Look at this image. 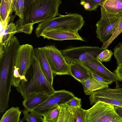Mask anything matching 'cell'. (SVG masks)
Returning a JSON list of instances; mask_svg holds the SVG:
<instances>
[{"instance_id": "cell-26", "label": "cell", "mask_w": 122, "mask_h": 122, "mask_svg": "<svg viewBox=\"0 0 122 122\" xmlns=\"http://www.w3.org/2000/svg\"><path fill=\"white\" fill-rule=\"evenodd\" d=\"M122 32V17L120 19L113 33L106 42L103 43L102 48L107 49L117 36Z\"/></svg>"}, {"instance_id": "cell-11", "label": "cell", "mask_w": 122, "mask_h": 122, "mask_svg": "<svg viewBox=\"0 0 122 122\" xmlns=\"http://www.w3.org/2000/svg\"><path fill=\"white\" fill-rule=\"evenodd\" d=\"M83 63L88 70L103 78L113 82L118 81L114 73L108 69L96 58L93 57Z\"/></svg>"}, {"instance_id": "cell-28", "label": "cell", "mask_w": 122, "mask_h": 122, "mask_svg": "<svg viewBox=\"0 0 122 122\" xmlns=\"http://www.w3.org/2000/svg\"><path fill=\"white\" fill-rule=\"evenodd\" d=\"M112 55V52L111 50L106 49L101 52L96 58L101 62L109 61Z\"/></svg>"}, {"instance_id": "cell-29", "label": "cell", "mask_w": 122, "mask_h": 122, "mask_svg": "<svg viewBox=\"0 0 122 122\" xmlns=\"http://www.w3.org/2000/svg\"><path fill=\"white\" fill-rule=\"evenodd\" d=\"M114 55L118 65L122 63V43L116 45L114 49Z\"/></svg>"}, {"instance_id": "cell-3", "label": "cell", "mask_w": 122, "mask_h": 122, "mask_svg": "<svg viewBox=\"0 0 122 122\" xmlns=\"http://www.w3.org/2000/svg\"><path fill=\"white\" fill-rule=\"evenodd\" d=\"M85 22L82 16L77 13L60 14L58 17L40 22L36 29L35 33L37 37H39L44 32L54 30L78 32L81 28Z\"/></svg>"}, {"instance_id": "cell-13", "label": "cell", "mask_w": 122, "mask_h": 122, "mask_svg": "<svg viewBox=\"0 0 122 122\" xmlns=\"http://www.w3.org/2000/svg\"><path fill=\"white\" fill-rule=\"evenodd\" d=\"M67 62L69 64L71 76L79 81L80 82L90 76L88 69L82 63L76 60Z\"/></svg>"}, {"instance_id": "cell-35", "label": "cell", "mask_w": 122, "mask_h": 122, "mask_svg": "<svg viewBox=\"0 0 122 122\" xmlns=\"http://www.w3.org/2000/svg\"></svg>"}, {"instance_id": "cell-30", "label": "cell", "mask_w": 122, "mask_h": 122, "mask_svg": "<svg viewBox=\"0 0 122 122\" xmlns=\"http://www.w3.org/2000/svg\"><path fill=\"white\" fill-rule=\"evenodd\" d=\"M81 99L74 97L65 103V104L72 110L78 107H81Z\"/></svg>"}, {"instance_id": "cell-25", "label": "cell", "mask_w": 122, "mask_h": 122, "mask_svg": "<svg viewBox=\"0 0 122 122\" xmlns=\"http://www.w3.org/2000/svg\"><path fill=\"white\" fill-rule=\"evenodd\" d=\"M104 0H80V4L85 10L91 11L96 10Z\"/></svg>"}, {"instance_id": "cell-9", "label": "cell", "mask_w": 122, "mask_h": 122, "mask_svg": "<svg viewBox=\"0 0 122 122\" xmlns=\"http://www.w3.org/2000/svg\"><path fill=\"white\" fill-rule=\"evenodd\" d=\"M34 48L31 45H20L17 52L14 67L17 68L22 80L25 78L27 72L33 60Z\"/></svg>"}, {"instance_id": "cell-17", "label": "cell", "mask_w": 122, "mask_h": 122, "mask_svg": "<svg viewBox=\"0 0 122 122\" xmlns=\"http://www.w3.org/2000/svg\"><path fill=\"white\" fill-rule=\"evenodd\" d=\"M50 95L36 93L24 99L23 101V105L26 110H32L44 102Z\"/></svg>"}, {"instance_id": "cell-33", "label": "cell", "mask_w": 122, "mask_h": 122, "mask_svg": "<svg viewBox=\"0 0 122 122\" xmlns=\"http://www.w3.org/2000/svg\"><path fill=\"white\" fill-rule=\"evenodd\" d=\"M114 107L117 113L122 118V107L114 106Z\"/></svg>"}, {"instance_id": "cell-32", "label": "cell", "mask_w": 122, "mask_h": 122, "mask_svg": "<svg viewBox=\"0 0 122 122\" xmlns=\"http://www.w3.org/2000/svg\"><path fill=\"white\" fill-rule=\"evenodd\" d=\"M114 73L116 75L118 81H122V63L118 65Z\"/></svg>"}, {"instance_id": "cell-27", "label": "cell", "mask_w": 122, "mask_h": 122, "mask_svg": "<svg viewBox=\"0 0 122 122\" xmlns=\"http://www.w3.org/2000/svg\"><path fill=\"white\" fill-rule=\"evenodd\" d=\"M73 112L75 122H86V110L78 107L74 109Z\"/></svg>"}, {"instance_id": "cell-10", "label": "cell", "mask_w": 122, "mask_h": 122, "mask_svg": "<svg viewBox=\"0 0 122 122\" xmlns=\"http://www.w3.org/2000/svg\"><path fill=\"white\" fill-rule=\"evenodd\" d=\"M74 97L73 93L68 91L64 90L55 91L44 102L32 111L43 116L51 108L65 104Z\"/></svg>"}, {"instance_id": "cell-14", "label": "cell", "mask_w": 122, "mask_h": 122, "mask_svg": "<svg viewBox=\"0 0 122 122\" xmlns=\"http://www.w3.org/2000/svg\"><path fill=\"white\" fill-rule=\"evenodd\" d=\"M36 49L43 73L48 81L52 86L54 76L45 51L42 47Z\"/></svg>"}, {"instance_id": "cell-8", "label": "cell", "mask_w": 122, "mask_h": 122, "mask_svg": "<svg viewBox=\"0 0 122 122\" xmlns=\"http://www.w3.org/2000/svg\"><path fill=\"white\" fill-rule=\"evenodd\" d=\"M105 49L98 46H83L71 47L61 51L67 62L76 60L83 63L93 57L96 58Z\"/></svg>"}, {"instance_id": "cell-7", "label": "cell", "mask_w": 122, "mask_h": 122, "mask_svg": "<svg viewBox=\"0 0 122 122\" xmlns=\"http://www.w3.org/2000/svg\"><path fill=\"white\" fill-rule=\"evenodd\" d=\"M114 89L108 87L101 89L90 95V104L92 105L99 101L110 105L122 107V87H120L116 81Z\"/></svg>"}, {"instance_id": "cell-20", "label": "cell", "mask_w": 122, "mask_h": 122, "mask_svg": "<svg viewBox=\"0 0 122 122\" xmlns=\"http://www.w3.org/2000/svg\"><path fill=\"white\" fill-rule=\"evenodd\" d=\"M60 111L57 122H75L73 110L65 104L59 106Z\"/></svg>"}, {"instance_id": "cell-31", "label": "cell", "mask_w": 122, "mask_h": 122, "mask_svg": "<svg viewBox=\"0 0 122 122\" xmlns=\"http://www.w3.org/2000/svg\"><path fill=\"white\" fill-rule=\"evenodd\" d=\"M90 74L94 77L97 80L99 81L107 83L108 85L112 84L113 82L111 81L108 80L88 70Z\"/></svg>"}, {"instance_id": "cell-15", "label": "cell", "mask_w": 122, "mask_h": 122, "mask_svg": "<svg viewBox=\"0 0 122 122\" xmlns=\"http://www.w3.org/2000/svg\"><path fill=\"white\" fill-rule=\"evenodd\" d=\"M85 95H91L98 90L108 87V85L106 83L97 80L91 75L89 77L81 81Z\"/></svg>"}, {"instance_id": "cell-19", "label": "cell", "mask_w": 122, "mask_h": 122, "mask_svg": "<svg viewBox=\"0 0 122 122\" xmlns=\"http://www.w3.org/2000/svg\"><path fill=\"white\" fill-rule=\"evenodd\" d=\"M21 111L18 107H12L7 110L3 115L0 122H21L20 118Z\"/></svg>"}, {"instance_id": "cell-16", "label": "cell", "mask_w": 122, "mask_h": 122, "mask_svg": "<svg viewBox=\"0 0 122 122\" xmlns=\"http://www.w3.org/2000/svg\"><path fill=\"white\" fill-rule=\"evenodd\" d=\"M17 33L16 24L11 22L0 35V56L9 43L14 34Z\"/></svg>"}, {"instance_id": "cell-21", "label": "cell", "mask_w": 122, "mask_h": 122, "mask_svg": "<svg viewBox=\"0 0 122 122\" xmlns=\"http://www.w3.org/2000/svg\"><path fill=\"white\" fill-rule=\"evenodd\" d=\"M0 19L4 21L12 11L13 0H1Z\"/></svg>"}, {"instance_id": "cell-24", "label": "cell", "mask_w": 122, "mask_h": 122, "mask_svg": "<svg viewBox=\"0 0 122 122\" xmlns=\"http://www.w3.org/2000/svg\"><path fill=\"white\" fill-rule=\"evenodd\" d=\"M25 9L24 0H13L12 11L15 12L19 19L22 18Z\"/></svg>"}, {"instance_id": "cell-2", "label": "cell", "mask_w": 122, "mask_h": 122, "mask_svg": "<svg viewBox=\"0 0 122 122\" xmlns=\"http://www.w3.org/2000/svg\"><path fill=\"white\" fill-rule=\"evenodd\" d=\"M32 65V76L28 80H22L16 87L17 91L21 94L24 99L34 93L48 95L53 93L55 91L43 73L36 48Z\"/></svg>"}, {"instance_id": "cell-5", "label": "cell", "mask_w": 122, "mask_h": 122, "mask_svg": "<svg viewBox=\"0 0 122 122\" xmlns=\"http://www.w3.org/2000/svg\"><path fill=\"white\" fill-rule=\"evenodd\" d=\"M101 16L97 22V37L104 43L111 36L122 17V14H113L107 12L101 6Z\"/></svg>"}, {"instance_id": "cell-12", "label": "cell", "mask_w": 122, "mask_h": 122, "mask_svg": "<svg viewBox=\"0 0 122 122\" xmlns=\"http://www.w3.org/2000/svg\"><path fill=\"white\" fill-rule=\"evenodd\" d=\"M41 36L44 39L55 40H75L84 41L77 31L72 30H54L44 32Z\"/></svg>"}, {"instance_id": "cell-4", "label": "cell", "mask_w": 122, "mask_h": 122, "mask_svg": "<svg viewBox=\"0 0 122 122\" xmlns=\"http://www.w3.org/2000/svg\"><path fill=\"white\" fill-rule=\"evenodd\" d=\"M86 111V122H122L114 106L102 102H97Z\"/></svg>"}, {"instance_id": "cell-6", "label": "cell", "mask_w": 122, "mask_h": 122, "mask_svg": "<svg viewBox=\"0 0 122 122\" xmlns=\"http://www.w3.org/2000/svg\"><path fill=\"white\" fill-rule=\"evenodd\" d=\"M54 75H71L69 64L66 60L61 51L53 45L42 47Z\"/></svg>"}, {"instance_id": "cell-22", "label": "cell", "mask_w": 122, "mask_h": 122, "mask_svg": "<svg viewBox=\"0 0 122 122\" xmlns=\"http://www.w3.org/2000/svg\"><path fill=\"white\" fill-rule=\"evenodd\" d=\"M60 111L59 106H54L48 110L43 116L44 122H57Z\"/></svg>"}, {"instance_id": "cell-23", "label": "cell", "mask_w": 122, "mask_h": 122, "mask_svg": "<svg viewBox=\"0 0 122 122\" xmlns=\"http://www.w3.org/2000/svg\"><path fill=\"white\" fill-rule=\"evenodd\" d=\"M24 117L21 122H44L43 116L32 110L28 111L25 109L22 111Z\"/></svg>"}, {"instance_id": "cell-18", "label": "cell", "mask_w": 122, "mask_h": 122, "mask_svg": "<svg viewBox=\"0 0 122 122\" xmlns=\"http://www.w3.org/2000/svg\"><path fill=\"white\" fill-rule=\"evenodd\" d=\"M99 5L109 13L122 14V0H104Z\"/></svg>"}, {"instance_id": "cell-1", "label": "cell", "mask_w": 122, "mask_h": 122, "mask_svg": "<svg viewBox=\"0 0 122 122\" xmlns=\"http://www.w3.org/2000/svg\"><path fill=\"white\" fill-rule=\"evenodd\" d=\"M61 3V0H33L25 8L22 18L16 22L17 33L30 34L34 24L59 16Z\"/></svg>"}, {"instance_id": "cell-34", "label": "cell", "mask_w": 122, "mask_h": 122, "mask_svg": "<svg viewBox=\"0 0 122 122\" xmlns=\"http://www.w3.org/2000/svg\"><path fill=\"white\" fill-rule=\"evenodd\" d=\"M33 0H24L25 8Z\"/></svg>"}]
</instances>
